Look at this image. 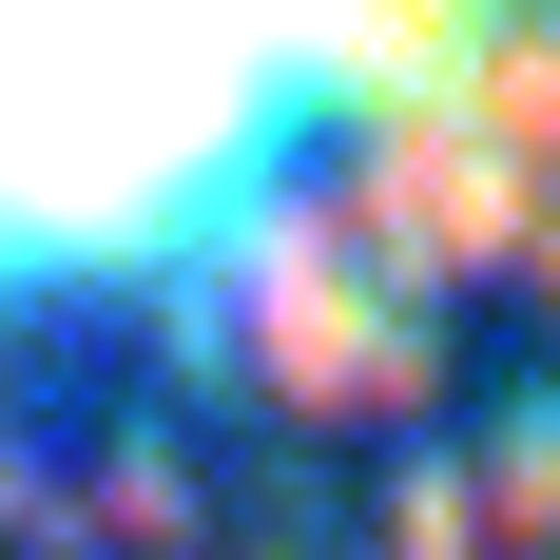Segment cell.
<instances>
[{
  "mask_svg": "<svg viewBox=\"0 0 560 560\" xmlns=\"http://www.w3.org/2000/svg\"><path fill=\"white\" fill-rule=\"evenodd\" d=\"M425 0H0V271L213 213Z\"/></svg>",
  "mask_w": 560,
  "mask_h": 560,
  "instance_id": "cell-1",
  "label": "cell"
}]
</instances>
